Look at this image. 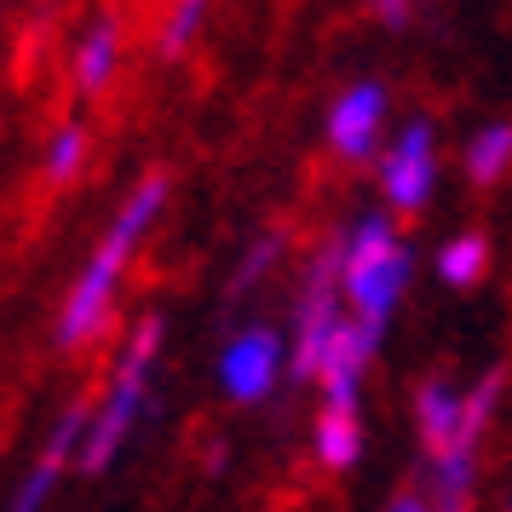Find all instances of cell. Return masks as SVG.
Returning a JSON list of instances; mask_svg holds the SVG:
<instances>
[{
  "label": "cell",
  "instance_id": "9a60e30c",
  "mask_svg": "<svg viewBox=\"0 0 512 512\" xmlns=\"http://www.w3.org/2000/svg\"><path fill=\"white\" fill-rule=\"evenodd\" d=\"M202 24H208V6H202V0L173 6V12L162 18V29H156V52H162V58H185V52L196 47Z\"/></svg>",
  "mask_w": 512,
  "mask_h": 512
},
{
  "label": "cell",
  "instance_id": "6da1fadb",
  "mask_svg": "<svg viewBox=\"0 0 512 512\" xmlns=\"http://www.w3.org/2000/svg\"><path fill=\"white\" fill-rule=\"evenodd\" d=\"M507 374L489 369L472 386H455L449 374H426L415 392V432L426 461V501L432 512H472L478 501V449L501 415Z\"/></svg>",
  "mask_w": 512,
  "mask_h": 512
},
{
  "label": "cell",
  "instance_id": "d6986e66",
  "mask_svg": "<svg viewBox=\"0 0 512 512\" xmlns=\"http://www.w3.org/2000/svg\"><path fill=\"white\" fill-rule=\"evenodd\" d=\"M501 512H512V495H507V507H501Z\"/></svg>",
  "mask_w": 512,
  "mask_h": 512
},
{
  "label": "cell",
  "instance_id": "ac0fdd59",
  "mask_svg": "<svg viewBox=\"0 0 512 512\" xmlns=\"http://www.w3.org/2000/svg\"><path fill=\"white\" fill-rule=\"evenodd\" d=\"M380 24L403 29V24H409V6H380Z\"/></svg>",
  "mask_w": 512,
  "mask_h": 512
},
{
  "label": "cell",
  "instance_id": "30bf717a",
  "mask_svg": "<svg viewBox=\"0 0 512 512\" xmlns=\"http://www.w3.org/2000/svg\"><path fill=\"white\" fill-rule=\"evenodd\" d=\"M369 443V420H363V397H317V420H311V455L328 472H351L363 461Z\"/></svg>",
  "mask_w": 512,
  "mask_h": 512
},
{
  "label": "cell",
  "instance_id": "4fadbf2b",
  "mask_svg": "<svg viewBox=\"0 0 512 512\" xmlns=\"http://www.w3.org/2000/svg\"><path fill=\"white\" fill-rule=\"evenodd\" d=\"M489 271V236L484 231H461L438 248V282L443 288H478Z\"/></svg>",
  "mask_w": 512,
  "mask_h": 512
},
{
  "label": "cell",
  "instance_id": "277c9868",
  "mask_svg": "<svg viewBox=\"0 0 512 512\" xmlns=\"http://www.w3.org/2000/svg\"><path fill=\"white\" fill-rule=\"evenodd\" d=\"M162 317H139V328L127 334L116 369H110V386L93 403V426H87V443H81V472L93 478L104 466H116V455L127 449V438L139 432L144 409H150V374H156V357H162Z\"/></svg>",
  "mask_w": 512,
  "mask_h": 512
},
{
  "label": "cell",
  "instance_id": "8992f818",
  "mask_svg": "<svg viewBox=\"0 0 512 512\" xmlns=\"http://www.w3.org/2000/svg\"><path fill=\"white\" fill-rule=\"evenodd\" d=\"M438 185V127L426 116H409L380 150V196L386 213H420Z\"/></svg>",
  "mask_w": 512,
  "mask_h": 512
},
{
  "label": "cell",
  "instance_id": "8fae6325",
  "mask_svg": "<svg viewBox=\"0 0 512 512\" xmlns=\"http://www.w3.org/2000/svg\"><path fill=\"white\" fill-rule=\"evenodd\" d=\"M75 87L81 93H104L110 81H116V64H121V24L116 18H93V29L75 41Z\"/></svg>",
  "mask_w": 512,
  "mask_h": 512
},
{
  "label": "cell",
  "instance_id": "5bb4252c",
  "mask_svg": "<svg viewBox=\"0 0 512 512\" xmlns=\"http://www.w3.org/2000/svg\"><path fill=\"white\" fill-rule=\"evenodd\" d=\"M41 167H47V185H70L75 173L87 167V127L81 121H64L47 139V162Z\"/></svg>",
  "mask_w": 512,
  "mask_h": 512
},
{
  "label": "cell",
  "instance_id": "e0dca14e",
  "mask_svg": "<svg viewBox=\"0 0 512 512\" xmlns=\"http://www.w3.org/2000/svg\"><path fill=\"white\" fill-rule=\"evenodd\" d=\"M386 512H432V501H426V489H397L392 501H386Z\"/></svg>",
  "mask_w": 512,
  "mask_h": 512
},
{
  "label": "cell",
  "instance_id": "9c48e42d",
  "mask_svg": "<svg viewBox=\"0 0 512 512\" xmlns=\"http://www.w3.org/2000/svg\"><path fill=\"white\" fill-rule=\"evenodd\" d=\"M87 426H93V403H70L64 409V420L47 432V449L29 461L24 484L12 489V501H6V512H41L47 507V495L58 489V478H64V466H81V443H87Z\"/></svg>",
  "mask_w": 512,
  "mask_h": 512
},
{
  "label": "cell",
  "instance_id": "7a4b0ae2",
  "mask_svg": "<svg viewBox=\"0 0 512 512\" xmlns=\"http://www.w3.org/2000/svg\"><path fill=\"white\" fill-rule=\"evenodd\" d=\"M162 208H167V173H144L139 185L127 190V202L116 208L110 231L98 236V248H93V259L81 265L75 288L64 294V311H58V346L64 351H81L87 340L104 334L121 277H127V265L139 254V242L150 236V225L162 219Z\"/></svg>",
  "mask_w": 512,
  "mask_h": 512
},
{
  "label": "cell",
  "instance_id": "7c38bea8",
  "mask_svg": "<svg viewBox=\"0 0 512 512\" xmlns=\"http://www.w3.org/2000/svg\"><path fill=\"white\" fill-rule=\"evenodd\" d=\"M466 179L478 190H489V185H501L512 173V121H484L472 139H466Z\"/></svg>",
  "mask_w": 512,
  "mask_h": 512
},
{
  "label": "cell",
  "instance_id": "2e32d148",
  "mask_svg": "<svg viewBox=\"0 0 512 512\" xmlns=\"http://www.w3.org/2000/svg\"><path fill=\"white\" fill-rule=\"evenodd\" d=\"M277 259H282V231H265L254 248L242 254V265L231 271V300H242L248 288H259V282L271 277V265H277Z\"/></svg>",
  "mask_w": 512,
  "mask_h": 512
},
{
  "label": "cell",
  "instance_id": "3957f363",
  "mask_svg": "<svg viewBox=\"0 0 512 512\" xmlns=\"http://www.w3.org/2000/svg\"><path fill=\"white\" fill-rule=\"evenodd\" d=\"M334 265H340L346 311L363 328L386 334V323L397 317V305L409 294V277H415V254L397 231V219L386 208L357 213L346 231L334 236Z\"/></svg>",
  "mask_w": 512,
  "mask_h": 512
},
{
  "label": "cell",
  "instance_id": "ba28073f",
  "mask_svg": "<svg viewBox=\"0 0 512 512\" xmlns=\"http://www.w3.org/2000/svg\"><path fill=\"white\" fill-rule=\"evenodd\" d=\"M386 110H392V98L380 81H346L334 104H328V150L340 156V162H380V150H386Z\"/></svg>",
  "mask_w": 512,
  "mask_h": 512
},
{
  "label": "cell",
  "instance_id": "52a82bcc",
  "mask_svg": "<svg viewBox=\"0 0 512 512\" xmlns=\"http://www.w3.org/2000/svg\"><path fill=\"white\" fill-rule=\"evenodd\" d=\"M282 374H288V340L265 323L236 328L219 351V392L231 403H265Z\"/></svg>",
  "mask_w": 512,
  "mask_h": 512
},
{
  "label": "cell",
  "instance_id": "5b68a950",
  "mask_svg": "<svg viewBox=\"0 0 512 512\" xmlns=\"http://www.w3.org/2000/svg\"><path fill=\"white\" fill-rule=\"evenodd\" d=\"M346 294H340V265H334V242L305 265L300 300H294V334H288V369L311 380L323 351L334 346V334L346 328Z\"/></svg>",
  "mask_w": 512,
  "mask_h": 512
}]
</instances>
